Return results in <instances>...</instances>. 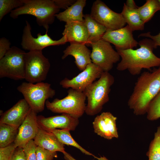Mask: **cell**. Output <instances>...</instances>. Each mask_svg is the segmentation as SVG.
Returning a JSON list of instances; mask_svg holds the SVG:
<instances>
[{
    "mask_svg": "<svg viewBox=\"0 0 160 160\" xmlns=\"http://www.w3.org/2000/svg\"><path fill=\"white\" fill-rule=\"evenodd\" d=\"M17 89L22 94L31 109L36 113L43 111L47 100L52 98L55 94L50 84L42 82L35 84L23 82Z\"/></svg>",
    "mask_w": 160,
    "mask_h": 160,
    "instance_id": "6",
    "label": "cell"
},
{
    "mask_svg": "<svg viewBox=\"0 0 160 160\" xmlns=\"http://www.w3.org/2000/svg\"><path fill=\"white\" fill-rule=\"evenodd\" d=\"M91 17L107 30H115L125 26L126 23L121 13L111 9L100 0L95 1L92 5Z\"/></svg>",
    "mask_w": 160,
    "mask_h": 160,
    "instance_id": "10",
    "label": "cell"
},
{
    "mask_svg": "<svg viewBox=\"0 0 160 160\" xmlns=\"http://www.w3.org/2000/svg\"><path fill=\"white\" fill-rule=\"evenodd\" d=\"M26 53L16 46L11 47L0 60V78L16 80L25 79Z\"/></svg>",
    "mask_w": 160,
    "mask_h": 160,
    "instance_id": "7",
    "label": "cell"
},
{
    "mask_svg": "<svg viewBox=\"0 0 160 160\" xmlns=\"http://www.w3.org/2000/svg\"><path fill=\"white\" fill-rule=\"evenodd\" d=\"M30 23L26 20V25L23 28L21 45L23 49L30 51H42L44 48L50 46L62 45L67 42L65 37L58 40H54L48 35L46 31L44 35L41 33L37 34V38L33 37L31 33Z\"/></svg>",
    "mask_w": 160,
    "mask_h": 160,
    "instance_id": "11",
    "label": "cell"
},
{
    "mask_svg": "<svg viewBox=\"0 0 160 160\" xmlns=\"http://www.w3.org/2000/svg\"><path fill=\"white\" fill-rule=\"evenodd\" d=\"M23 5L13 9L10 17L16 19L20 15H29L36 17L38 25L48 31L49 25L54 22L60 9L53 0H22Z\"/></svg>",
    "mask_w": 160,
    "mask_h": 160,
    "instance_id": "3",
    "label": "cell"
},
{
    "mask_svg": "<svg viewBox=\"0 0 160 160\" xmlns=\"http://www.w3.org/2000/svg\"><path fill=\"white\" fill-rule=\"evenodd\" d=\"M37 146L52 152L65 151L64 145L52 132L39 128L33 139Z\"/></svg>",
    "mask_w": 160,
    "mask_h": 160,
    "instance_id": "20",
    "label": "cell"
},
{
    "mask_svg": "<svg viewBox=\"0 0 160 160\" xmlns=\"http://www.w3.org/2000/svg\"><path fill=\"white\" fill-rule=\"evenodd\" d=\"M18 128L0 123V147L7 146L14 143L18 133Z\"/></svg>",
    "mask_w": 160,
    "mask_h": 160,
    "instance_id": "24",
    "label": "cell"
},
{
    "mask_svg": "<svg viewBox=\"0 0 160 160\" xmlns=\"http://www.w3.org/2000/svg\"><path fill=\"white\" fill-rule=\"evenodd\" d=\"M64 155V157L66 160H76L70 154L65 151L63 153Z\"/></svg>",
    "mask_w": 160,
    "mask_h": 160,
    "instance_id": "38",
    "label": "cell"
},
{
    "mask_svg": "<svg viewBox=\"0 0 160 160\" xmlns=\"http://www.w3.org/2000/svg\"><path fill=\"white\" fill-rule=\"evenodd\" d=\"M140 47L122 50L116 49L121 58L116 69L119 71L127 70L132 75L139 74L143 69L160 66V58L153 52L156 49L153 41L150 39H143L140 41Z\"/></svg>",
    "mask_w": 160,
    "mask_h": 160,
    "instance_id": "1",
    "label": "cell"
},
{
    "mask_svg": "<svg viewBox=\"0 0 160 160\" xmlns=\"http://www.w3.org/2000/svg\"><path fill=\"white\" fill-rule=\"evenodd\" d=\"M47 131L53 133L59 140L64 145L73 146L78 148L85 154L92 156L97 159L98 157L86 150L75 141L71 136L69 130L55 129Z\"/></svg>",
    "mask_w": 160,
    "mask_h": 160,
    "instance_id": "25",
    "label": "cell"
},
{
    "mask_svg": "<svg viewBox=\"0 0 160 160\" xmlns=\"http://www.w3.org/2000/svg\"><path fill=\"white\" fill-rule=\"evenodd\" d=\"M67 42L87 45L88 34L84 22H72L66 23L62 33Z\"/></svg>",
    "mask_w": 160,
    "mask_h": 160,
    "instance_id": "19",
    "label": "cell"
},
{
    "mask_svg": "<svg viewBox=\"0 0 160 160\" xmlns=\"http://www.w3.org/2000/svg\"><path fill=\"white\" fill-rule=\"evenodd\" d=\"M86 3V0H77L72 5L63 12L55 15L60 21L66 23L72 22H84L83 9Z\"/></svg>",
    "mask_w": 160,
    "mask_h": 160,
    "instance_id": "21",
    "label": "cell"
},
{
    "mask_svg": "<svg viewBox=\"0 0 160 160\" xmlns=\"http://www.w3.org/2000/svg\"><path fill=\"white\" fill-rule=\"evenodd\" d=\"M16 148L14 143L7 146L0 147V160H11Z\"/></svg>",
    "mask_w": 160,
    "mask_h": 160,
    "instance_id": "32",
    "label": "cell"
},
{
    "mask_svg": "<svg viewBox=\"0 0 160 160\" xmlns=\"http://www.w3.org/2000/svg\"><path fill=\"white\" fill-rule=\"evenodd\" d=\"M11 43L8 39L3 37L0 39V60L3 57L10 49Z\"/></svg>",
    "mask_w": 160,
    "mask_h": 160,
    "instance_id": "33",
    "label": "cell"
},
{
    "mask_svg": "<svg viewBox=\"0 0 160 160\" xmlns=\"http://www.w3.org/2000/svg\"><path fill=\"white\" fill-rule=\"evenodd\" d=\"M23 5L22 0H0V21L13 9L20 7Z\"/></svg>",
    "mask_w": 160,
    "mask_h": 160,
    "instance_id": "28",
    "label": "cell"
},
{
    "mask_svg": "<svg viewBox=\"0 0 160 160\" xmlns=\"http://www.w3.org/2000/svg\"><path fill=\"white\" fill-rule=\"evenodd\" d=\"M157 1L160 8V0H157Z\"/></svg>",
    "mask_w": 160,
    "mask_h": 160,
    "instance_id": "39",
    "label": "cell"
},
{
    "mask_svg": "<svg viewBox=\"0 0 160 160\" xmlns=\"http://www.w3.org/2000/svg\"><path fill=\"white\" fill-rule=\"evenodd\" d=\"M55 5L60 9H66L73 4L75 0H53Z\"/></svg>",
    "mask_w": 160,
    "mask_h": 160,
    "instance_id": "35",
    "label": "cell"
},
{
    "mask_svg": "<svg viewBox=\"0 0 160 160\" xmlns=\"http://www.w3.org/2000/svg\"><path fill=\"white\" fill-rule=\"evenodd\" d=\"M37 147L34 140H32L28 142L23 148L26 160H36V149Z\"/></svg>",
    "mask_w": 160,
    "mask_h": 160,
    "instance_id": "30",
    "label": "cell"
},
{
    "mask_svg": "<svg viewBox=\"0 0 160 160\" xmlns=\"http://www.w3.org/2000/svg\"><path fill=\"white\" fill-rule=\"evenodd\" d=\"M103 72L100 67L92 63L76 76L71 79L65 78L60 84L63 88H70L83 92L88 86L99 78Z\"/></svg>",
    "mask_w": 160,
    "mask_h": 160,
    "instance_id": "12",
    "label": "cell"
},
{
    "mask_svg": "<svg viewBox=\"0 0 160 160\" xmlns=\"http://www.w3.org/2000/svg\"><path fill=\"white\" fill-rule=\"evenodd\" d=\"M147 118L151 121L160 118V92L152 100L148 106Z\"/></svg>",
    "mask_w": 160,
    "mask_h": 160,
    "instance_id": "29",
    "label": "cell"
},
{
    "mask_svg": "<svg viewBox=\"0 0 160 160\" xmlns=\"http://www.w3.org/2000/svg\"><path fill=\"white\" fill-rule=\"evenodd\" d=\"M36 160H53L57 157L56 152H52L37 146L36 149Z\"/></svg>",
    "mask_w": 160,
    "mask_h": 160,
    "instance_id": "31",
    "label": "cell"
},
{
    "mask_svg": "<svg viewBox=\"0 0 160 160\" xmlns=\"http://www.w3.org/2000/svg\"><path fill=\"white\" fill-rule=\"evenodd\" d=\"M68 95L59 99L55 98L52 102L47 100L45 105L51 111L57 113H65L79 118L85 112L86 97L83 92L70 88Z\"/></svg>",
    "mask_w": 160,
    "mask_h": 160,
    "instance_id": "5",
    "label": "cell"
},
{
    "mask_svg": "<svg viewBox=\"0 0 160 160\" xmlns=\"http://www.w3.org/2000/svg\"><path fill=\"white\" fill-rule=\"evenodd\" d=\"M36 112L31 109L25 120L18 128V133L14 142L15 147L23 148L31 140H33L39 127Z\"/></svg>",
    "mask_w": 160,
    "mask_h": 160,
    "instance_id": "15",
    "label": "cell"
},
{
    "mask_svg": "<svg viewBox=\"0 0 160 160\" xmlns=\"http://www.w3.org/2000/svg\"><path fill=\"white\" fill-rule=\"evenodd\" d=\"M160 92V66L151 72L144 71L138 78L128 104L136 115L147 112L152 100Z\"/></svg>",
    "mask_w": 160,
    "mask_h": 160,
    "instance_id": "2",
    "label": "cell"
},
{
    "mask_svg": "<svg viewBox=\"0 0 160 160\" xmlns=\"http://www.w3.org/2000/svg\"><path fill=\"white\" fill-rule=\"evenodd\" d=\"M92 49L91 54L92 62L100 67L104 72H109L114 64L120 60V56L109 42L102 39L91 43Z\"/></svg>",
    "mask_w": 160,
    "mask_h": 160,
    "instance_id": "9",
    "label": "cell"
},
{
    "mask_svg": "<svg viewBox=\"0 0 160 160\" xmlns=\"http://www.w3.org/2000/svg\"><path fill=\"white\" fill-rule=\"evenodd\" d=\"M11 160H26L22 148H16Z\"/></svg>",
    "mask_w": 160,
    "mask_h": 160,
    "instance_id": "36",
    "label": "cell"
},
{
    "mask_svg": "<svg viewBox=\"0 0 160 160\" xmlns=\"http://www.w3.org/2000/svg\"><path fill=\"white\" fill-rule=\"evenodd\" d=\"M114 82L109 72H103L99 79L88 86L83 92L87 100L85 112L93 116L100 112L103 105L109 100L111 87Z\"/></svg>",
    "mask_w": 160,
    "mask_h": 160,
    "instance_id": "4",
    "label": "cell"
},
{
    "mask_svg": "<svg viewBox=\"0 0 160 160\" xmlns=\"http://www.w3.org/2000/svg\"><path fill=\"white\" fill-rule=\"evenodd\" d=\"M133 31L128 25L115 30H107L102 39L113 44L116 49H133L138 44L134 38Z\"/></svg>",
    "mask_w": 160,
    "mask_h": 160,
    "instance_id": "13",
    "label": "cell"
},
{
    "mask_svg": "<svg viewBox=\"0 0 160 160\" xmlns=\"http://www.w3.org/2000/svg\"><path fill=\"white\" fill-rule=\"evenodd\" d=\"M116 117L108 112L97 116L93 122L94 132L105 139L110 140L119 137L116 126Z\"/></svg>",
    "mask_w": 160,
    "mask_h": 160,
    "instance_id": "16",
    "label": "cell"
},
{
    "mask_svg": "<svg viewBox=\"0 0 160 160\" xmlns=\"http://www.w3.org/2000/svg\"><path fill=\"white\" fill-rule=\"evenodd\" d=\"M62 57L64 59L69 55L73 56L75 63L78 69L83 71L89 64L92 63L91 51L84 44L72 43L63 51Z\"/></svg>",
    "mask_w": 160,
    "mask_h": 160,
    "instance_id": "18",
    "label": "cell"
},
{
    "mask_svg": "<svg viewBox=\"0 0 160 160\" xmlns=\"http://www.w3.org/2000/svg\"><path fill=\"white\" fill-rule=\"evenodd\" d=\"M125 4L129 7L133 9H137L139 7L136 5L133 0H127Z\"/></svg>",
    "mask_w": 160,
    "mask_h": 160,
    "instance_id": "37",
    "label": "cell"
},
{
    "mask_svg": "<svg viewBox=\"0 0 160 160\" xmlns=\"http://www.w3.org/2000/svg\"><path fill=\"white\" fill-rule=\"evenodd\" d=\"M146 155L148 160H160V126L157 128L155 133Z\"/></svg>",
    "mask_w": 160,
    "mask_h": 160,
    "instance_id": "27",
    "label": "cell"
},
{
    "mask_svg": "<svg viewBox=\"0 0 160 160\" xmlns=\"http://www.w3.org/2000/svg\"><path fill=\"white\" fill-rule=\"evenodd\" d=\"M37 121L39 128L46 130L58 128L74 131L79 123V118L65 113L48 117L38 116Z\"/></svg>",
    "mask_w": 160,
    "mask_h": 160,
    "instance_id": "14",
    "label": "cell"
},
{
    "mask_svg": "<svg viewBox=\"0 0 160 160\" xmlns=\"http://www.w3.org/2000/svg\"><path fill=\"white\" fill-rule=\"evenodd\" d=\"M49 59L42 51H30L25 54V79L32 83L45 80L50 67Z\"/></svg>",
    "mask_w": 160,
    "mask_h": 160,
    "instance_id": "8",
    "label": "cell"
},
{
    "mask_svg": "<svg viewBox=\"0 0 160 160\" xmlns=\"http://www.w3.org/2000/svg\"><path fill=\"white\" fill-rule=\"evenodd\" d=\"M84 23L88 31V45L91 43L96 42L102 39L107 30L106 27L93 19L90 14L84 15Z\"/></svg>",
    "mask_w": 160,
    "mask_h": 160,
    "instance_id": "22",
    "label": "cell"
},
{
    "mask_svg": "<svg viewBox=\"0 0 160 160\" xmlns=\"http://www.w3.org/2000/svg\"><path fill=\"white\" fill-rule=\"evenodd\" d=\"M145 37L149 38L151 39L156 48L158 46H160V32L158 34L153 36L151 35L150 32L143 33L140 34L138 37Z\"/></svg>",
    "mask_w": 160,
    "mask_h": 160,
    "instance_id": "34",
    "label": "cell"
},
{
    "mask_svg": "<svg viewBox=\"0 0 160 160\" xmlns=\"http://www.w3.org/2000/svg\"><path fill=\"white\" fill-rule=\"evenodd\" d=\"M137 10L141 19L145 23L151 19L156 12L160 10V8L157 0H147Z\"/></svg>",
    "mask_w": 160,
    "mask_h": 160,
    "instance_id": "26",
    "label": "cell"
},
{
    "mask_svg": "<svg viewBox=\"0 0 160 160\" xmlns=\"http://www.w3.org/2000/svg\"><path fill=\"white\" fill-rule=\"evenodd\" d=\"M137 9L130 8L124 3L121 13L126 23L133 31H142L144 29L145 23L141 19Z\"/></svg>",
    "mask_w": 160,
    "mask_h": 160,
    "instance_id": "23",
    "label": "cell"
},
{
    "mask_svg": "<svg viewBox=\"0 0 160 160\" xmlns=\"http://www.w3.org/2000/svg\"><path fill=\"white\" fill-rule=\"evenodd\" d=\"M31 110L30 106L25 99H21L1 115L0 123L19 127Z\"/></svg>",
    "mask_w": 160,
    "mask_h": 160,
    "instance_id": "17",
    "label": "cell"
}]
</instances>
